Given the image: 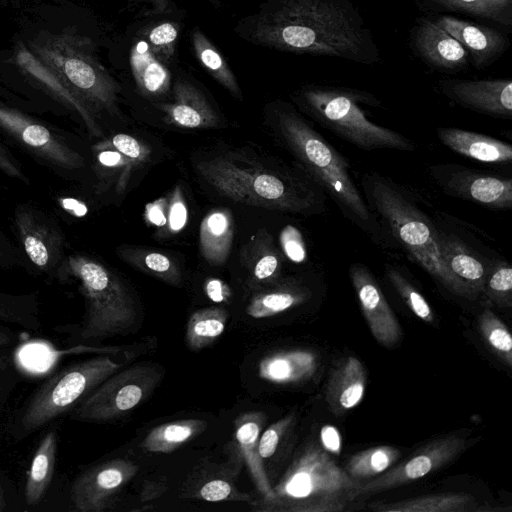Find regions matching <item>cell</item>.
Wrapping results in <instances>:
<instances>
[{
  "mask_svg": "<svg viewBox=\"0 0 512 512\" xmlns=\"http://www.w3.org/2000/svg\"><path fill=\"white\" fill-rule=\"evenodd\" d=\"M440 91L456 104L494 117H512V80L442 79Z\"/></svg>",
  "mask_w": 512,
  "mask_h": 512,
  "instance_id": "14",
  "label": "cell"
},
{
  "mask_svg": "<svg viewBox=\"0 0 512 512\" xmlns=\"http://www.w3.org/2000/svg\"><path fill=\"white\" fill-rule=\"evenodd\" d=\"M419 11L432 16L465 14L502 27H512V0H414Z\"/></svg>",
  "mask_w": 512,
  "mask_h": 512,
  "instance_id": "25",
  "label": "cell"
},
{
  "mask_svg": "<svg viewBox=\"0 0 512 512\" xmlns=\"http://www.w3.org/2000/svg\"><path fill=\"white\" fill-rule=\"evenodd\" d=\"M96 147L97 149L112 148L133 163L144 161L148 155V150L138 140L126 134H117L109 142L100 143Z\"/></svg>",
  "mask_w": 512,
  "mask_h": 512,
  "instance_id": "41",
  "label": "cell"
},
{
  "mask_svg": "<svg viewBox=\"0 0 512 512\" xmlns=\"http://www.w3.org/2000/svg\"><path fill=\"white\" fill-rule=\"evenodd\" d=\"M136 471L137 466L124 459H112L87 469L72 483L70 499L73 507L81 512L107 509L114 495Z\"/></svg>",
  "mask_w": 512,
  "mask_h": 512,
  "instance_id": "12",
  "label": "cell"
},
{
  "mask_svg": "<svg viewBox=\"0 0 512 512\" xmlns=\"http://www.w3.org/2000/svg\"><path fill=\"white\" fill-rule=\"evenodd\" d=\"M367 382L362 362L350 356L334 370L326 390V402L334 415L340 416L357 406L364 395Z\"/></svg>",
  "mask_w": 512,
  "mask_h": 512,
  "instance_id": "23",
  "label": "cell"
},
{
  "mask_svg": "<svg viewBox=\"0 0 512 512\" xmlns=\"http://www.w3.org/2000/svg\"><path fill=\"white\" fill-rule=\"evenodd\" d=\"M77 280L86 313L79 332L82 340H100L132 331L137 311L120 279L106 266L84 255L69 256L60 267Z\"/></svg>",
  "mask_w": 512,
  "mask_h": 512,
  "instance_id": "5",
  "label": "cell"
},
{
  "mask_svg": "<svg viewBox=\"0 0 512 512\" xmlns=\"http://www.w3.org/2000/svg\"><path fill=\"white\" fill-rule=\"evenodd\" d=\"M57 433L49 431L40 441L27 474L25 500L29 506H36L48 489L56 463Z\"/></svg>",
  "mask_w": 512,
  "mask_h": 512,
  "instance_id": "28",
  "label": "cell"
},
{
  "mask_svg": "<svg viewBox=\"0 0 512 512\" xmlns=\"http://www.w3.org/2000/svg\"><path fill=\"white\" fill-rule=\"evenodd\" d=\"M161 378L162 369L153 364L115 372L70 412V418L100 422L123 416L147 398Z\"/></svg>",
  "mask_w": 512,
  "mask_h": 512,
  "instance_id": "10",
  "label": "cell"
},
{
  "mask_svg": "<svg viewBox=\"0 0 512 512\" xmlns=\"http://www.w3.org/2000/svg\"><path fill=\"white\" fill-rule=\"evenodd\" d=\"M249 41L280 51L375 65L379 47L352 0H267L245 24Z\"/></svg>",
  "mask_w": 512,
  "mask_h": 512,
  "instance_id": "1",
  "label": "cell"
},
{
  "mask_svg": "<svg viewBox=\"0 0 512 512\" xmlns=\"http://www.w3.org/2000/svg\"><path fill=\"white\" fill-rule=\"evenodd\" d=\"M387 275L409 309L424 322L433 323L434 313L424 296L393 267L387 269Z\"/></svg>",
  "mask_w": 512,
  "mask_h": 512,
  "instance_id": "38",
  "label": "cell"
},
{
  "mask_svg": "<svg viewBox=\"0 0 512 512\" xmlns=\"http://www.w3.org/2000/svg\"><path fill=\"white\" fill-rule=\"evenodd\" d=\"M206 422L179 420L153 428L145 437L142 447L150 452L169 453L202 432Z\"/></svg>",
  "mask_w": 512,
  "mask_h": 512,
  "instance_id": "31",
  "label": "cell"
},
{
  "mask_svg": "<svg viewBox=\"0 0 512 512\" xmlns=\"http://www.w3.org/2000/svg\"><path fill=\"white\" fill-rule=\"evenodd\" d=\"M443 186L452 194L495 209L512 206V180L469 171H455L443 177Z\"/></svg>",
  "mask_w": 512,
  "mask_h": 512,
  "instance_id": "19",
  "label": "cell"
},
{
  "mask_svg": "<svg viewBox=\"0 0 512 512\" xmlns=\"http://www.w3.org/2000/svg\"><path fill=\"white\" fill-rule=\"evenodd\" d=\"M17 65L39 84L67 106L74 109L86 124L88 130L95 136L101 131L94 120L89 106L84 103L57 75L47 68L25 46L20 45L16 52Z\"/></svg>",
  "mask_w": 512,
  "mask_h": 512,
  "instance_id": "22",
  "label": "cell"
},
{
  "mask_svg": "<svg viewBox=\"0 0 512 512\" xmlns=\"http://www.w3.org/2000/svg\"><path fill=\"white\" fill-rule=\"evenodd\" d=\"M0 127L51 163L64 169L83 166V158L48 128L0 104Z\"/></svg>",
  "mask_w": 512,
  "mask_h": 512,
  "instance_id": "15",
  "label": "cell"
},
{
  "mask_svg": "<svg viewBox=\"0 0 512 512\" xmlns=\"http://www.w3.org/2000/svg\"><path fill=\"white\" fill-rule=\"evenodd\" d=\"M206 293L214 302H223L228 297V288L220 280L211 279L206 284Z\"/></svg>",
  "mask_w": 512,
  "mask_h": 512,
  "instance_id": "51",
  "label": "cell"
},
{
  "mask_svg": "<svg viewBox=\"0 0 512 512\" xmlns=\"http://www.w3.org/2000/svg\"><path fill=\"white\" fill-rule=\"evenodd\" d=\"M317 369V358L306 350L279 352L262 359L259 376L274 383H295L307 380Z\"/></svg>",
  "mask_w": 512,
  "mask_h": 512,
  "instance_id": "26",
  "label": "cell"
},
{
  "mask_svg": "<svg viewBox=\"0 0 512 512\" xmlns=\"http://www.w3.org/2000/svg\"><path fill=\"white\" fill-rule=\"evenodd\" d=\"M401 452L394 446L371 447L352 455L345 471L354 479L363 481L387 471L399 459Z\"/></svg>",
  "mask_w": 512,
  "mask_h": 512,
  "instance_id": "34",
  "label": "cell"
},
{
  "mask_svg": "<svg viewBox=\"0 0 512 512\" xmlns=\"http://www.w3.org/2000/svg\"><path fill=\"white\" fill-rule=\"evenodd\" d=\"M280 133L304 169L360 228L378 235L377 222L350 175L345 158L294 111L280 109Z\"/></svg>",
  "mask_w": 512,
  "mask_h": 512,
  "instance_id": "2",
  "label": "cell"
},
{
  "mask_svg": "<svg viewBox=\"0 0 512 512\" xmlns=\"http://www.w3.org/2000/svg\"><path fill=\"white\" fill-rule=\"evenodd\" d=\"M470 443L471 439L465 431L434 439L379 477L363 481L357 489L356 499L418 480L450 463Z\"/></svg>",
  "mask_w": 512,
  "mask_h": 512,
  "instance_id": "11",
  "label": "cell"
},
{
  "mask_svg": "<svg viewBox=\"0 0 512 512\" xmlns=\"http://www.w3.org/2000/svg\"><path fill=\"white\" fill-rule=\"evenodd\" d=\"M15 225L29 260L44 272L56 269L62 258L64 238L54 224L24 205L15 211Z\"/></svg>",
  "mask_w": 512,
  "mask_h": 512,
  "instance_id": "17",
  "label": "cell"
},
{
  "mask_svg": "<svg viewBox=\"0 0 512 512\" xmlns=\"http://www.w3.org/2000/svg\"><path fill=\"white\" fill-rule=\"evenodd\" d=\"M5 507V500H4V494H3V490H2V487L0 485V511H2Z\"/></svg>",
  "mask_w": 512,
  "mask_h": 512,
  "instance_id": "56",
  "label": "cell"
},
{
  "mask_svg": "<svg viewBox=\"0 0 512 512\" xmlns=\"http://www.w3.org/2000/svg\"><path fill=\"white\" fill-rule=\"evenodd\" d=\"M483 291L487 297L501 307L512 305V268L508 264L495 267L487 275Z\"/></svg>",
  "mask_w": 512,
  "mask_h": 512,
  "instance_id": "40",
  "label": "cell"
},
{
  "mask_svg": "<svg viewBox=\"0 0 512 512\" xmlns=\"http://www.w3.org/2000/svg\"><path fill=\"white\" fill-rule=\"evenodd\" d=\"M372 208L386 221L412 258L452 293L461 291L448 273L440 249L439 232L394 186L374 177L363 180Z\"/></svg>",
  "mask_w": 512,
  "mask_h": 512,
  "instance_id": "7",
  "label": "cell"
},
{
  "mask_svg": "<svg viewBox=\"0 0 512 512\" xmlns=\"http://www.w3.org/2000/svg\"><path fill=\"white\" fill-rule=\"evenodd\" d=\"M433 16V21L465 48L476 69L494 64L511 45L510 38L493 27L447 14Z\"/></svg>",
  "mask_w": 512,
  "mask_h": 512,
  "instance_id": "18",
  "label": "cell"
},
{
  "mask_svg": "<svg viewBox=\"0 0 512 512\" xmlns=\"http://www.w3.org/2000/svg\"><path fill=\"white\" fill-rule=\"evenodd\" d=\"M282 248L293 262H302L306 257L304 242L300 232L293 226H286L280 235Z\"/></svg>",
  "mask_w": 512,
  "mask_h": 512,
  "instance_id": "44",
  "label": "cell"
},
{
  "mask_svg": "<svg viewBox=\"0 0 512 512\" xmlns=\"http://www.w3.org/2000/svg\"><path fill=\"white\" fill-rule=\"evenodd\" d=\"M233 238L232 219L228 211L209 213L200 225V248L203 257L214 265L223 264L229 256Z\"/></svg>",
  "mask_w": 512,
  "mask_h": 512,
  "instance_id": "30",
  "label": "cell"
},
{
  "mask_svg": "<svg viewBox=\"0 0 512 512\" xmlns=\"http://www.w3.org/2000/svg\"><path fill=\"white\" fill-rule=\"evenodd\" d=\"M475 498L468 493H441L391 503H375L379 512H466L476 511Z\"/></svg>",
  "mask_w": 512,
  "mask_h": 512,
  "instance_id": "29",
  "label": "cell"
},
{
  "mask_svg": "<svg viewBox=\"0 0 512 512\" xmlns=\"http://www.w3.org/2000/svg\"><path fill=\"white\" fill-rule=\"evenodd\" d=\"M129 59L136 85L143 95L156 97L168 91L170 72L150 51L146 41H138L133 45Z\"/></svg>",
  "mask_w": 512,
  "mask_h": 512,
  "instance_id": "27",
  "label": "cell"
},
{
  "mask_svg": "<svg viewBox=\"0 0 512 512\" xmlns=\"http://www.w3.org/2000/svg\"><path fill=\"white\" fill-rule=\"evenodd\" d=\"M350 279L375 340L385 347L396 345L402 328L373 275L364 265L355 263L350 267Z\"/></svg>",
  "mask_w": 512,
  "mask_h": 512,
  "instance_id": "16",
  "label": "cell"
},
{
  "mask_svg": "<svg viewBox=\"0 0 512 512\" xmlns=\"http://www.w3.org/2000/svg\"><path fill=\"white\" fill-rule=\"evenodd\" d=\"M291 420L292 416H287L265 430L258 442V451L261 458H269L274 454L280 438L289 426Z\"/></svg>",
  "mask_w": 512,
  "mask_h": 512,
  "instance_id": "43",
  "label": "cell"
},
{
  "mask_svg": "<svg viewBox=\"0 0 512 512\" xmlns=\"http://www.w3.org/2000/svg\"><path fill=\"white\" fill-rule=\"evenodd\" d=\"M297 98L324 127L363 150L414 149L400 133L368 120L360 104L378 103L370 93L345 87L307 85L298 92Z\"/></svg>",
  "mask_w": 512,
  "mask_h": 512,
  "instance_id": "4",
  "label": "cell"
},
{
  "mask_svg": "<svg viewBox=\"0 0 512 512\" xmlns=\"http://www.w3.org/2000/svg\"><path fill=\"white\" fill-rule=\"evenodd\" d=\"M445 267L462 297L474 298L483 291L488 273L483 263L459 240L439 233Z\"/></svg>",
  "mask_w": 512,
  "mask_h": 512,
  "instance_id": "20",
  "label": "cell"
},
{
  "mask_svg": "<svg viewBox=\"0 0 512 512\" xmlns=\"http://www.w3.org/2000/svg\"><path fill=\"white\" fill-rule=\"evenodd\" d=\"M102 151L98 155L99 162L107 167H119L128 162V158L122 155L120 152L111 149H101ZM132 162V161H131Z\"/></svg>",
  "mask_w": 512,
  "mask_h": 512,
  "instance_id": "50",
  "label": "cell"
},
{
  "mask_svg": "<svg viewBox=\"0 0 512 512\" xmlns=\"http://www.w3.org/2000/svg\"><path fill=\"white\" fill-rule=\"evenodd\" d=\"M178 28L175 23L162 22L146 33L150 51L164 64L169 63L175 52Z\"/></svg>",
  "mask_w": 512,
  "mask_h": 512,
  "instance_id": "39",
  "label": "cell"
},
{
  "mask_svg": "<svg viewBox=\"0 0 512 512\" xmlns=\"http://www.w3.org/2000/svg\"><path fill=\"white\" fill-rule=\"evenodd\" d=\"M228 314L221 308H206L194 312L187 324L186 340L192 349L211 344L224 331Z\"/></svg>",
  "mask_w": 512,
  "mask_h": 512,
  "instance_id": "35",
  "label": "cell"
},
{
  "mask_svg": "<svg viewBox=\"0 0 512 512\" xmlns=\"http://www.w3.org/2000/svg\"><path fill=\"white\" fill-rule=\"evenodd\" d=\"M198 173L219 193L245 204L281 211L303 212L313 194L290 180L235 159L217 157L196 165Z\"/></svg>",
  "mask_w": 512,
  "mask_h": 512,
  "instance_id": "8",
  "label": "cell"
},
{
  "mask_svg": "<svg viewBox=\"0 0 512 512\" xmlns=\"http://www.w3.org/2000/svg\"><path fill=\"white\" fill-rule=\"evenodd\" d=\"M320 439L323 448L333 454L341 451V436L337 428L332 425H325L321 428Z\"/></svg>",
  "mask_w": 512,
  "mask_h": 512,
  "instance_id": "47",
  "label": "cell"
},
{
  "mask_svg": "<svg viewBox=\"0 0 512 512\" xmlns=\"http://www.w3.org/2000/svg\"><path fill=\"white\" fill-rule=\"evenodd\" d=\"M408 46L416 58L435 71L456 73L470 66L465 48L427 15L415 19Z\"/></svg>",
  "mask_w": 512,
  "mask_h": 512,
  "instance_id": "13",
  "label": "cell"
},
{
  "mask_svg": "<svg viewBox=\"0 0 512 512\" xmlns=\"http://www.w3.org/2000/svg\"><path fill=\"white\" fill-rule=\"evenodd\" d=\"M143 266L151 273L162 277L165 280L175 282L179 274L171 260L164 254L148 252L142 257Z\"/></svg>",
  "mask_w": 512,
  "mask_h": 512,
  "instance_id": "42",
  "label": "cell"
},
{
  "mask_svg": "<svg viewBox=\"0 0 512 512\" xmlns=\"http://www.w3.org/2000/svg\"><path fill=\"white\" fill-rule=\"evenodd\" d=\"M440 141L465 157L486 163H506L512 160V147L499 139L458 128H439Z\"/></svg>",
  "mask_w": 512,
  "mask_h": 512,
  "instance_id": "24",
  "label": "cell"
},
{
  "mask_svg": "<svg viewBox=\"0 0 512 512\" xmlns=\"http://www.w3.org/2000/svg\"><path fill=\"white\" fill-rule=\"evenodd\" d=\"M192 45L195 56L202 67L235 97H240L241 92L237 79L228 63L217 48L197 28L192 32Z\"/></svg>",
  "mask_w": 512,
  "mask_h": 512,
  "instance_id": "33",
  "label": "cell"
},
{
  "mask_svg": "<svg viewBox=\"0 0 512 512\" xmlns=\"http://www.w3.org/2000/svg\"><path fill=\"white\" fill-rule=\"evenodd\" d=\"M173 95L172 103L162 105L169 122L184 128H210L218 124L216 112L192 84L177 80Z\"/></svg>",
  "mask_w": 512,
  "mask_h": 512,
  "instance_id": "21",
  "label": "cell"
},
{
  "mask_svg": "<svg viewBox=\"0 0 512 512\" xmlns=\"http://www.w3.org/2000/svg\"><path fill=\"white\" fill-rule=\"evenodd\" d=\"M12 343L11 336L0 327V348L10 346Z\"/></svg>",
  "mask_w": 512,
  "mask_h": 512,
  "instance_id": "54",
  "label": "cell"
},
{
  "mask_svg": "<svg viewBox=\"0 0 512 512\" xmlns=\"http://www.w3.org/2000/svg\"><path fill=\"white\" fill-rule=\"evenodd\" d=\"M147 1H151V2H154L156 4H160V3H163L165 0H147Z\"/></svg>",
  "mask_w": 512,
  "mask_h": 512,
  "instance_id": "58",
  "label": "cell"
},
{
  "mask_svg": "<svg viewBox=\"0 0 512 512\" xmlns=\"http://www.w3.org/2000/svg\"><path fill=\"white\" fill-rule=\"evenodd\" d=\"M5 262L4 254L0 248V266L3 265Z\"/></svg>",
  "mask_w": 512,
  "mask_h": 512,
  "instance_id": "57",
  "label": "cell"
},
{
  "mask_svg": "<svg viewBox=\"0 0 512 512\" xmlns=\"http://www.w3.org/2000/svg\"><path fill=\"white\" fill-rule=\"evenodd\" d=\"M63 207L76 216H84L87 213V207L84 203L75 199H64Z\"/></svg>",
  "mask_w": 512,
  "mask_h": 512,
  "instance_id": "53",
  "label": "cell"
},
{
  "mask_svg": "<svg viewBox=\"0 0 512 512\" xmlns=\"http://www.w3.org/2000/svg\"><path fill=\"white\" fill-rule=\"evenodd\" d=\"M279 260L273 254H267L261 257L255 265L254 274L259 280L271 277L277 270Z\"/></svg>",
  "mask_w": 512,
  "mask_h": 512,
  "instance_id": "48",
  "label": "cell"
},
{
  "mask_svg": "<svg viewBox=\"0 0 512 512\" xmlns=\"http://www.w3.org/2000/svg\"><path fill=\"white\" fill-rule=\"evenodd\" d=\"M29 50L88 106H115L118 86L98 61L89 38L68 32L41 35L30 42Z\"/></svg>",
  "mask_w": 512,
  "mask_h": 512,
  "instance_id": "6",
  "label": "cell"
},
{
  "mask_svg": "<svg viewBox=\"0 0 512 512\" xmlns=\"http://www.w3.org/2000/svg\"><path fill=\"white\" fill-rule=\"evenodd\" d=\"M232 491L231 485L224 480H212L202 486L200 496L207 501H221L227 499Z\"/></svg>",
  "mask_w": 512,
  "mask_h": 512,
  "instance_id": "46",
  "label": "cell"
},
{
  "mask_svg": "<svg viewBox=\"0 0 512 512\" xmlns=\"http://www.w3.org/2000/svg\"><path fill=\"white\" fill-rule=\"evenodd\" d=\"M362 482L352 478L325 450L312 445L292 465L265 504L278 511H343L356 499Z\"/></svg>",
  "mask_w": 512,
  "mask_h": 512,
  "instance_id": "3",
  "label": "cell"
},
{
  "mask_svg": "<svg viewBox=\"0 0 512 512\" xmlns=\"http://www.w3.org/2000/svg\"><path fill=\"white\" fill-rule=\"evenodd\" d=\"M167 220L172 232H179L187 222V208L178 189L174 193Z\"/></svg>",
  "mask_w": 512,
  "mask_h": 512,
  "instance_id": "45",
  "label": "cell"
},
{
  "mask_svg": "<svg viewBox=\"0 0 512 512\" xmlns=\"http://www.w3.org/2000/svg\"><path fill=\"white\" fill-rule=\"evenodd\" d=\"M9 365L8 357H0V371L5 369Z\"/></svg>",
  "mask_w": 512,
  "mask_h": 512,
  "instance_id": "55",
  "label": "cell"
},
{
  "mask_svg": "<svg viewBox=\"0 0 512 512\" xmlns=\"http://www.w3.org/2000/svg\"><path fill=\"white\" fill-rule=\"evenodd\" d=\"M259 433L260 426L258 421L252 416L245 417V420L243 419L237 427L236 439L254 481L266 501L273 497L274 492L265 475L261 461L262 458L258 451Z\"/></svg>",
  "mask_w": 512,
  "mask_h": 512,
  "instance_id": "32",
  "label": "cell"
},
{
  "mask_svg": "<svg viewBox=\"0 0 512 512\" xmlns=\"http://www.w3.org/2000/svg\"><path fill=\"white\" fill-rule=\"evenodd\" d=\"M146 215L149 222L156 226H163L167 221L161 201L149 203L146 206Z\"/></svg>",
  "mask_w": 512,
  "mask_h": 512,
  "instance_id": "52",
  "label": "cell"
},
{
  "mask_svg": "<svg viewBox=\"0 0 512 512\" xmlns=\"http://www.w3.org/2000/svg\"><path fill=\"white\" fill-rule=\"evenodd\" d=\"M0 169L9 176L22 179L26 181V178L12 155L0 145Z\"/></svg>",
  "mask_w": 512,
  "mask_h": 512,
  "instance_id": "49",
  "label": "cell"
},
{
  "mask_svg": "<svg viewBox=\"0 0 512 512\" xmlns=\"http://www.w3.org/2000/svg\"><path fill=\"white\" fill-rule=\"evenodd\" d=\"M121 366L108 356H97L62 367L34 391L20 411L19 438L70 413Z\"/></svg>",
  "mask_w": 512,
  "mask_h": 512,
  "instance_id": "9",
  "label": "cell"
},
{
  "mask_svg": "<svg viewBox=\"0 0 512 512\" xmlns=\"http://www.w3.org/2000/svg\"><path fill=\"white\" fill-rule=\"evenodd\" d=\"M306 299L300 290H280L255 297L246 309L253 318H266L290 309Z\"/></svg>",
  "mask_w": 512,
  "mask_h": 512,
  "instance_id": "37",
  "label": "cell"
},
{
  "mask_svg": "<svg viewBox=\"0 0 512 512\" xmlns=\"http://www.w3.org/2000/svg\"><path fill=\"white\" fill-rule=\"evenodd\" d=\"M478 329L495 355L508 367L512 366V336L507 326L489 308L478 318Z\"/></svg>",
  "mask_w": 512,
  "mask_h": 512,
  "instance_id": "36",
  "label": "cell"
}]
</instances>
